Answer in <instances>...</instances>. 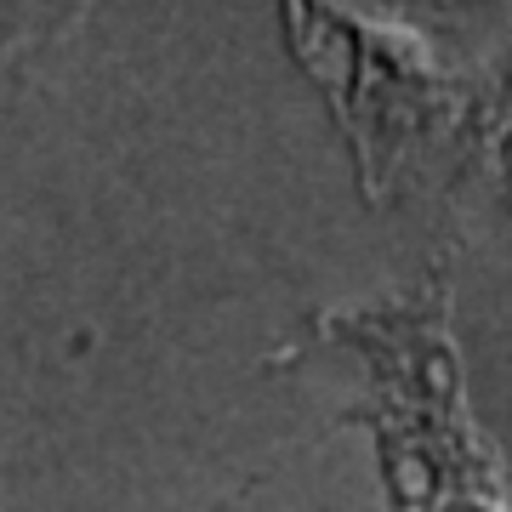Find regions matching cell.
Wrapping results in <instances>:
<instances>
[{"mask_svg":"<svg viewBox=\"0 0 512 512\" xmlns=\"http://www.w3.org/2000/svg\"><path fill=\"white\" fill-rule=\"evenodd\" d=\"M365 359V410L382 450V484L393 512H507L501 467L478 433L461 387L444 291H410L399 302L336 319Z\"/></svg>","mask_w":512,"mask_h":512,"instance_id":"obj_1","label":"cell"}]
</instances>
